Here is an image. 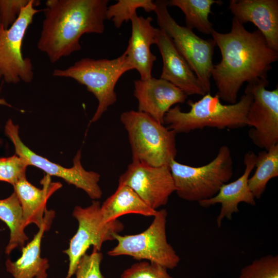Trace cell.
I'll return each mask as SVG.
<instances>
[{
  "label": "cell",
  "instance_id": "6da1fadb",
  "mask_svg": "<svg viewBox=\"0 0 278 278\" xmlns=\"http://www.w3.org/2000/svg\"><path fill=\"white\" fill-rule=\"evenodd\" d=\"M211 35L221 55L220 62L214 64L212 71L217 89L216 95L230 104L235 103L245 82L267 79L271 64L278 60V52L269 47L258 29L247 30L234 17L229 32L214 29Z\"/></svg>",
  "mask_w": 278,
  "mask_h": 278
},
{
  "label": "cell",
  "instance_id": "7a4b0ae2",
  "mask_svg": "<svg viewBox=\"0 0 278 278\" xmlns=\"http://www.w3.org/2000/svg\"><path fill=\"white\" fill-rule=\"evenodd\" d=\"M108 0H47L38 48L55 63L81 48L85 33H102Z\"/></svg>",
  "mask_w": 278,
  "mask_h": 278
},
{
  "label": "cell",
  "instance_id": "3957f363",
  "mask_svg": "<svg viewBox=\"0 0 278 278\" xmlns=\"http://www.w3.org/2000/svg\"><path fill=\"white\" fill-rule=\"evenodd\" d=\"M216 95L207 93L194 101L189 100L188 112H183L179 106L171 108L164 118L167 128L179 133L205 127L236 129L247 126V114L253 97L248 92L235 103L223 105Z\"/></svg>",
  "mask_w": 278,
  "mask_h": 278
},
{
  "label": "cell",
  "instance_id": "277c9868",
  "mask_svg": "<svg viewBox=\"0 0 278 278\" xmlns=\"http://www.w3.org/2000/svg\"><path fill=\"white\" fill-rule=\"evenodd\" d=\"M120 119L128 133L132 161L162 166L175 160V131L139 111L124 112Z\"/></svg>",
  "mask_w": 278,
  "mask_h": 278
},
{
  "label": "cell",
  "instance_id": "5b68a950",
  "mask_svg": "<svg viewBox=\"0 0 278 278\" xmlns=\"http://www.w3.org/2000/svg\"><path fill=\"white\" fill-rule=\"evenodd\" d=\"M133 70L126 51L113 59L84 58L65 69H55V77L71 78L86 86L98 100L96 110L91 120H98L117 100L115 85L127 71Z\"/></svg>",
  "mask_w": 278,
  "mask_h": 278
},
{
  "label": "cell",
  "instance_id": "8992f818",
  "mask_svg": "<svg viewBox=\"0 0 278 278\" xmlns=\"http://www.w3.org/2000/svg\"><path fill=\"white\" fill-rule=\"evenodd\" d=\"M169 167L178 196L198 203L215 196L233 173L231 150L226 145L221 146L216 157L203 166H191L173 160Z\"/></svg>",
  "mask_w": 278,
  "mask_h": 278
},
{
  "label": "cell",
  "instance_id": "52a82bcc",
  "mask_svg": "<svg viewBox=\"0 0 278 278\" xmlns=\"http://www.w3.org/2000/svg\"><path fill=\"white\" fill-rule=\"evenodd\" d=\"M154 12L160 29L171 38L202 84L206 94L211 90V78L214 66L213 56L216 46L213 39H204L192 29L180 25L168 10L166 1L155 2Z\"/></svg>",
  "mask_w": 278,
  "mask_h": 278
},
{
  "label": "cell",
  "instance_id": "ba28073f",
  "mask_svg": "<svg viewBox=\"0 0 278 278\" xmlns=\"http://www.w3.org/2000/svg\"><path fill=\"white\" fill-rule=\"evenodd\" d=\"M167 212L158 210L149 227L133 235L116 234L117 245L108 251L110 256H129L136 260H145L160 265L167 269L177 267L180 258L168 243L166 233Z\"/></svg>",
  "mask_w": 278,
  "mask_h": 278
},
{
  "label": "cell",
  "instance_id": "9c48e42d",
  "mask_svg": "<svg viewBox=\"0 0 278 278\" xmlns=\"http://www.w3.org/2000/svg\"><path fill=\"white\" fill-rule=\"evenodd\" d=\"M100 207L98 201L93 200L89 206L77 205L73 211V216L78 222V228L70 240L68 248L63 251L69 259L65 278H71L75 274L81 258L91 246L100 251L103 243L115 240V235L124 230V224L118 219L108 223L104 222Z\"/></svg>",
  "mask_w": 278,
  "mask_h": 278
},
{
  "label": "cell",
  "instance_id": "30bf717a",
  "mask_svg": "<svg viewBox=\"0 0 278 278\" xmlns=\"http://www.w3.org/2000/svg\"><path fill=\"white\" fill-rule=\"evenodd\" d=\"M40 1L30 0L21 10L16 21L8 29L0 24V79L8 83L21 81L30 82L33 78V66L29 58L23 57V39L34 16L41 10L34 7Z\"/></svg>",
  "mask_w": 278,
  "mask_h": 278
},
{
  "label": "cell",
  "instance_id": "8fae6325",
  "mask_svg": "<svg viewBox=\"0 0 278 278\" xmlns=\"http://www.w3.org/2000/svg\"><path fill=\"white\" fill-rule=\"evenodd\" d=\"M19 129V126L14 124L12 119H9L6 122L5 132L14 145L15 154L26 161L28 166H36L49 176L63 179L69 184L82 189L94 200L101 197L102 192L98 184L100 176L96 172L87 171L83 168L81 162V150H79L74 158L72 167H63L30 149L21 140Z\"/></svg>",
  "mask_w": 278,
  "mask_h": 278
},
{
  "label": "cell",
  "instance_id": "7c38bea8",
  "mask_svg": "<svg viewBox=\"0 0 278 278\" xmlns=\"http://www.w3.org/2000/svg\"><path fill=\"white\" fill-rule=\"evenodd\" d=\"M267 79L248 83L245 91L253 97L247 114L248 135L254 145L268 150L278 144V88L268 90Z\"/></svg>",
  "mask_w": 278,
  "mask_h": 278
},
{
  "label": "cell",
  "instance_id": "4fadbf2b",
  "mask_svg": "<svg viewBox=\"0 0 278 278\" xmlns=\"http://www.w3.org/2000/svg\"><path fill=\"white\" fill-rule=\"evenodd\" d=\"M118 184L131 188L151 208L165 205L175 186L169 165L153 166L137 161L128 165Z\"/></svg>",
  "mask_w": 278,
  "mask_h": 278
},
{
  "label": "cell",
  "instance_id": "5bb4252c",
  "mask_svg": "<svg viewBox=\"0 0 278 278\" xmlns=\"http://www.w3.org/2000/svg\"><path fill=\"white\" fill-rule=\"evenodd\" d=\"M134 97L138 101V111L164 124V118L172 106L186 101L187 95L171 83L152 77L134 81Z\"/></svg>",
  "mask_w": 278,
  "mask_h": 278
},
{
  "label": "cell",
  "instance_id": "9a60e30c",
  "mask_svg": "<svg viewBox=\"0 0 278 278\" xmlns=\"http://www.w3.org/2000/svg\"><path fill=\"white\" fill-rule=\"evenodd\" d=\"M155 44L159 49L163 61L160 78L171 83L187 96L198 95L202 96L206 94L171 38L160 28L158 30Z\"/></svg>",
  "mask_w": 278,
  "mask_h": 278
},
{
  "label": "cell",
  "instance_id": "2e32d148",
  "mask_svg": "<svg viewBox=\"0 0 278 278\" xmlns=\"http://www.w3.org/2000/svg\"><path fill=\"white\" fill-rule=\"evenodd\" d=\"M256 155L252 151L247 152L244 158L245 169L244 173L236 180L223 184L213 197L198 202L203 207H209L217 203L221 204L216 223L220 228L224 218L231 220L234 213L239 212L238 204L245 202L251 205L256 204L255 198L248 185L250 175L255 168Z\"/></svg>",
  "mask_w": 278,
  "mask_h": 278
},
{
  "label": "cell",
  "instance_id": "e0dca14e",
  "mask_svg": "<svg viewBox=\"0 0 278 278\" xmlns=\"http://www.w3.org/2000/svg\"><path fill=\"white\" fill-rule=\"evenodd\" d=\"M229 8L241 24L252 23L269 47L278 52L277 0H231Z\"/></svg>",
  "mask_w": 278,
  "mask_h": 278
},
{
  "label": "cell",
  "instance_id": "ac0fdd59",
  "mask_svg": "<svg viewBox=\"0 0 278 278\" xmlns=\"http://www.w3.org/2000/svg\"><path fill=\"white\" fill-rule=\"evenodd\" d=\"M152 18L138 16L134 13L130 21L131 35L125 50L128 61L133 70L139 73L142 80L152 77V69L157 57L151 51L150 47L155 44L158 28L151 24Z\"/></svg>",
  "mask_w": 278,
  "mask_h": 278
},
{
  "label": "cell",
  "instance_id": "d6986e66",
  "mask_svg": "<svg viewBox=\"0 0 278 278\" xmlns=\"http://www.w3.org/2000/svg\"><path fill=\"white\" fill-rule=\"evenodd\" d=\"M53 210H46L44 220L38 232L25 247L22 248L21 256L14 262L6 261V270L14 278H47L48 260L41 256V244L44 232L48 231L55 217Z\"/></svg>",
  "mask_w": 278,
  "mask_h": 278
},
{
  "label": "cell",
  "instance_id": "ffe728a7",
  "mask_svg": "<svg viewBox=\"0 0 278 278\" xmlns=\"http://www.w3.org/2000/svg\"><path fill=\"white\" fill-rule=\"evenodd\" d=\"M41 183L42 187L38 188L25 178L13 186L21 205L25 228L32 223L41 227L44 220L47 200L62 187L61 183L51 182L47 175L41 180Z\"/></svg>",
  "mask_w": 278,
  "mask_h": 278
},
{
  "label": "cell",
  "instance_id": "44dd1931",
  "mask_svg": "<svg viewBox=\"0 0 278 278\" xmlns=\"http://www.w3.org/2000/svg\"><path fill=\"white\" fill-rule=\"evenodd\" d=\"M100 210L106 223L130 214L153 217L158 211L148 206L131 188L119 184L115 192L103 202Z\"/></svg>",
  "mask_w": 278,
  "mask_h": 278
},
{
  "label": "cell",
  "instance_id": "7402d4cb",
  "mask_svg": "<svg viewBox=\"0 0 278 278\" xmlns=\"http://www.w3.org/2000/svg\"><path fill=\"white\" fill-rule=\"evenodd\" d=\"M0 219L10 230L9 240L5 248L6 254L9 255L14 249L24 247L28 240L24 231L21 205L14 192L8 198L0 200Z\"/></svg>",
  "mask_w": 278,
  "mask_h": 278
},
{
  "label": "cell",
  "instance_id": "603a6c76",
  "mask_svg": "<svg viewBox=\"0 0 278 278\" xmlns=\"http://www.w3.org/2000/svg\"><path fill=\"white\" fill-rule=\"evenodd\" d=\"M221 1L216 0H170L166 1L167 6L178 7L184 14L186 27L193 30L211 34L214 29L209 21L212 6L221 4Z\"/></svg>",
  "mask_w": 278,
  "mask_h": 278
},
{
  "label": "cell",
  "instance_id": "cb8c5ba5",
  "mask_svg": "<svg viewBox=\"0 0 278 278\" xmlns=\"http://www.w3.org/2000/svg\"><path fill=\"white\" fill-rule=\"evenodd\" d=\"M254 173L248 179L249 188L255 199H259L268 182L278 177V144L258 152Z\"/></svg>",
  "mask_w": 278,
  "mask_h": 278
},
{
  "label": "cell",
  "instance_id": "d4e9b609",
  "mask_svg": "<svg viewBox=\"0 0 278 278\" xmlns=\"http://www.w3.org/2000/svg\"><path fill=\"white\" fill-rule=\"evenodd\" d=\"M138 8H143L147 12L154 11L155 2L151 0H119L115 4L108 6L106 20H112L115 27L119 28L124 22L130 20Z\"/></svg>",
  "mask_w": 278,
  "mask_h": 278
},
{
  "label": "cell",
  "instance_id": "484cf974",
  "mask_svg": "<svg viewBox=\"0 0 278 278\" xmlns=\"http://www.w3.org/2000/svg\"><path fill=\"white\" fill-rule=\"evenodd\" d=\"M238 278H278V255H267L243 267Z\"/></svg>",
  "mask_w": 278,
  "mask_h": 278
},
{
  "label": "cell",
  "instance_id": "4316f807",
  "mask_svg": "<svg viewBox=\"0 0 278 278\" xmlns=\"http://www.w3.org/2000/svg\"><path fill=\"white\" fill-rule=\"evenodd\" d=\"M28 166L26 161L16 154L0 158V181L14 186L20 180L26 178Z\"/></svg>",
  "mask_w": 278,
  "mask_h": 278
},
{
  "label": "cell",
  "instance_id": "83f0119b",
  "mask_svg": "<svg viewBox=\"0 0 278 278\" xmlns=\"http://www.w3.org/2000/svg\"><path fill=\"white\" fill-rule=\"evenodd\" d=\"M167 270L160 265L144 260L125 269L120 278H173Z\"/></svg>",
  "mask_w": 278,
  "mask_h": 278
},
{
  "label": "cell",
  "instance_id": "f1b7e54d",
  "mask_svg": "<svg viewBox=\"0 0 278 278\" xmlns=\"http://www.w3.org/2000/svg\"><path fill=\"white\" fill-rule=\"evenodd\" d=\"M102 259V253L95 248L90 254L85 253L78 264L76 278H105L100 269Z\"/></svg>",
  "mask_w": 278,
  "mask_h": 278
},
{
  "label": "cell",
  "instance_id": "f546056e",
  "mask_svg": "<svg viewBox=\"0 0 278 278\" xmlns=\"http://www.w3.org/2000/svg\"><path fill=\"white\" fill-rule=\"evenodd\" d=\"M29 1L0 0V24L6 29L10 28Z\"/></svg>",
  "mask_w": 278,
  "mask_h": 278
},
{
  "label": "cell",
  "instance_id": "4dcf8cb0",
  "mask_svg": "<svg viewBox=\"0 0 278 278\" xmlns=\"http://www.w3.org/2000/svg\"><path fill=\"white\" fill-rule=\"evenodd\" d=\"M0 105H4L8 107H11V105H9L8 103L6 102V101L3 99L0 98Z\"/></svg>",
  "mask_w": 278,
  "mask_h": 278
},
{
  "label": "cell",
  "instance_id": "1f68e13d",
  "mask_svg": "<svg viewBox=\"0 0 278 278\" xmlns=\"http://www.w3.org/2000/svg\"><path fill=\"white\" fill-rule=\"evenodd\" d=\"M0 24H1V22H0Z\"/></svg>",
  "mask_w": 278,
  "mask_h": 278
}]
</instances>
